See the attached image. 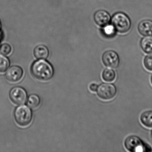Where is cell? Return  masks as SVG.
<instances>
[{
  "instance_id": "cell-1",
  "label": "cell",
  "mask_w": 152,
  "mask_h": 152,
  "mask_svg": "<svg viewBox=\"0 0 152 152\" xmlns=\"http://www.w3.org/2000/svg\"><path fill=\"white\" fill-rule=\"evenodd\" d=\"M31 72L38 80L48 81L53 77L54 70L49 62L45 59H39L32 65Z\"/></svg>"
},
{
  "instance_id": "cell-2",
  "label": "cell",
  "mask_w": 152,
  "mask_h": 152,
  "mask_svg": "<svg viewBox=\"0 0 152 152\" xmlns=\"http://www.w3.org/2000/svg\"><path fill=\"white\" fill-rule=\"evenodd\" d=\"M124 146L127 150L131 152H151L152 149L148 145L143 142L138 136L131 135L125 139Z\"/></svg>"
},
{
  "instance_id": "cell-3",
  "label": "cell",
  "mask_w": 152,
  "mask_h": 152,
  "mask_svg": "<svg viewBox=\"0 0 152 152\" xmlns=\"http://www.w3.org/2000/svg\"><path fill=\"white\" fill-rule=\"evenodd\" d=\"M15 120L20 126H28L31 124L33 117L31 109L27 106L21 105L18 107L14 113Z\"/></svg>"
},
{
  "instance_id": "cell-4",
  "label": "cell",
  "mask_w": 152,
  "mask_h": 152,
  "mask_svg": "<svg viewBox=\"0 0 152 152\" xmlns=\"http://www.w3.org/2000/svg\"><path fill=\"white\" fill-rule=\"evenodd\" d=\"M111 22L116 31L120 33L127 32L131 26V22L129 17L122 12L115 14L111 19Z\"/></svg>"
},
{
  "instance_id": "cell-5",
  "label": "cell",
  "mask_w": 152,
  "mask_h": 152,
  "mask_svg": "<svg viewBox=\"0 0 152 152\" xmlns=\"http://www.w3.org/2000/svg\"><path fill=\"white\" fill-rule=\"evenodd\" d=\"M96 92L98 96L101 99L110 100L115 96L117 88L113 83H102L98 86Z\"/></svg>"
},
{
  "instance_id": "cell-6",
  "label": "cell",
  "mask_w": 152,
  "mask_h": 152,
  "mask_svg": "<svg viewBox=\"0 0 152 152\" xmlns=\"http://www.w3.org/2000/svg\"><path fill=\"white\" fill-rule=\"evenodd\" d=\"M9 96L11 101L18 105L23 104L27 101V92L22 87H16L11 89Z\"/></svg>"
},
{
  "instance_id": "cell-7",
  "label": "cell",
  "mask_w": 152,
  "mask_h": 152,
  "mask_svg": "<svg viewBox=\"0 0 152 152\" xmlns=\"http://www.w3.org/2000/svg\"><path fill=\"white\" fill-rule=\"evenodd\" d=\"M102 60L104 65L106 67L116 68L120 65L119 55L113 50H107L104 52L102 55Z\"/></svg>"
},
{
  "instance_id": "cell-8",
  "label": "cell",
  "mask_w": 152,
  "mask_h": 152,
  "mask_svg": "<svg viewBox=\"0 0 152 152\" xmlns=\"http://www.w3.org/2000/svg\"><path fill=\"white\" fill-rule=\"evenodd\" d=\"M23 75V70L22 67L18 66H11L8 69L6 74V77L11 82L19 81Z\"/></svg>"
},
{
  "instance_id": "cell-9",
  "label": "cell",
  "mask_w": 152,
  "mask_h": 152,
  "mask_svg": "<svg viewBox=\"0 0 152 152\" xmlns=\"http://www.w3.org/2000/svg\"><path fill=\"white\" fill-rule=\"evenodd\" d=\"M94 18L96 23L102 27L109 24L111 21L110 15L105 10H99L96 12Z\"/></svg>"
},
{
  "instance_id": "cell-10",
  "label": "cell",
  "mask_w": 152,
  "mask_h": 152,
  "mask_svg": "<svg viewBox=\"0 0 152 152\" xmlns=\"http://www.w3.org/2000/svg\"><path fill=\"white\" fill-rule=\"evenodd\" d=\"M138 29L143 36H152V21L144 20L141 21L139 24Z\"/></svg>"
},
{
  "instance_id": "cell-11",
  "label": "cell",
  "mask_w": 152,
  "mask_h": 152,
  "mask_svg": "<svg viewBox=\"0 0 152 152\" xmlns=\"http://www.w3.org/2000/svg\"><path fill=\"white\" fill-rule=\"evenodd\" d=\"M34 55L37 59H47L49 55V51L46 46L42 45H39L34 49Z\"/></svg>"
},
{
  "instance_id": "cell-12",
  "label": "cell",
  "mask_w": 152,
  "mask_h": 152,
  "mask_svg": "<svg viewBox=\"0 0 152 152\" xmlns=\"http://www.w3.org/2000/svg\"><path fill=\"white\" fill-rule=\"evenodd\" d=\"M140 47L146 54H152V36H145L141 39Z\"/></svg>"
},
{
  "instance_id": "cell-13",
  "label": "cell",
  "mask_w": 152,
  "mask_h": 152,
  "mask_svg": "<svg viewBox=\"0 0 152 152\" xmlns=\"http://www.w3.org/2000/svg\"><path fill=\"white\" fill-rule=\"evenodd\" d=\"M140 122L142 124L147 127L152 128V111L143 112L140 116Z\"/></svg>"
},
{
  "instance_id": "cell-14",
  "label": "cell",
  "mask_w": 152,
  "mask_h": 152,
  "mask_svg": "<svg viewBox=\"0 0 152 152\" xmlns=\"http://www.w3.org/2000/svg\"><path fill=\"white\" fill-rule=\"evenodd\" d=\"M41 99L36 94H32L27 99V104L31 109L37 108L40 104Z\"/></svg>"
},
{
  "instance_id": "cell-15",
  "label": "cell",
  "mask_w": 152,
  "mask_h": 152,
  "mask_svg": "<svg viewBox=\"0 0 152 152\" xmlns=\"http://www.w3.org/2000/svg\"><path fill=\"white\" fill-rule=\"evenodd\" d=\"M115 72L111 68H106L102 72V79L105 81L113 82L115 80Z\"/></svg>"
},
{
  "instance_id": "cell-16",
  "label": "cell",
  "mask_w": 152,
  "mask_h": 152,
  "mask_svg": "<svg viewBox=\"0 0 152 152\" xmlns=\"http://www.w3.org/2000/svg\"><path fill=\"white\" fill-rule=\"evenodd\" d=\"M10 65V62L5 55L0 54V72L3 73L7 71Z\"/></svg>"
},
{
  "instance_id": "cell-17",
  "label": "cell",
  "mask_w": 152,
  "mask_h": 152,
  "mask_svg": "<svg viewBox=\"0 0 152 152\" xmlns=\"http://www.w3.org/2000/svg\"><path fill=\"white\" fill-rule=\"evenodd\" d=\"M102 33L105 36L108 38L113 37L115 35L116 31L112 24H108L103 27Z\"/></svg>"
},
{
  "instance_id": "cell-18",
  "label": "cell",
  "mask_w": 152,
  "mask_h": 152,
  "mask_svg": "<svg viewBox=\"0 0 152 152\" xmlns=\"http://www.w3.org/2000/svg\"><path fill=\"white\" fill-rule=\"evenodd\" d=\"M145 68L149 71H152V55H148L144 59Z\"/></svg>"
},
{
  "instance_id": "cell-19",
  "label": "cell",
  "mask_w": 152,
  "mask_h": 152,
  "mask_svg": "<svg viewBox=\"0 0 152 152\" xmlns=\"http://www.w3.org/2000/svg\"><path fill=\"white\" fill-rule=\"evenodd\" d=\"M11 51V47L7 44H3L0 48V53L5 56L9 55Z\"/></svg>"
},
{
  "instance_id": "cell-20",
  "label": "cell",
  "mask_w": 152,
  "mask_h": 152,
  "mask_svg": "<svg viewBox=\"0 0 152 152\" xmlns=\"http://www.w3.org/2000/svg\"><path fill=\"white\" fill-rule=\"evenodd\" d=\"M98 85L96 83H92L90 85L89 89L92 92H96L97 90Z\"/></svg>"
},
{
  "instance_id": "cell-21",
  "label": "cell",
  "mask_w": 152,
  "mask_h": 152,
  "mask_svg": "<svg viewBox=\"0 0 152 152\" xmlns=\"http://www.w3.org/2000/svg\"><path fill=\"white\" fill-rule=\"evenodd\" d=\"M150 81H151V83L152 85V75H151V78H150Z\"/></svg>"
},
{
  "instance_id": "cell-22",
  "label": "cell",
  "mask_w": 152,
  "mask_h": 152,
  "mask_svg": "<svg viewBox=\"0 0 152 152\" xmlns=\"http://www.w3.org/2000/svg\"><path fill=\"white\" fill-rule=\"evenodd\" d=\"M1 23H0V30H1Z\"/></svg>"
},
{
  "instance_id": "cell-23",
  "label": "cell",
  "mask_w": 152,
  "mask_h": 152,
  "mask_svg": "<svg viewBox=\"0 0 152 152\" xmlns=\"http://www.w3.org/2000/svg\"><path fill=\"white\" fill-rule=\"evenodd\" d=\"M151 136H152V131H151Z\"/></svg>"
}]
</instances>
